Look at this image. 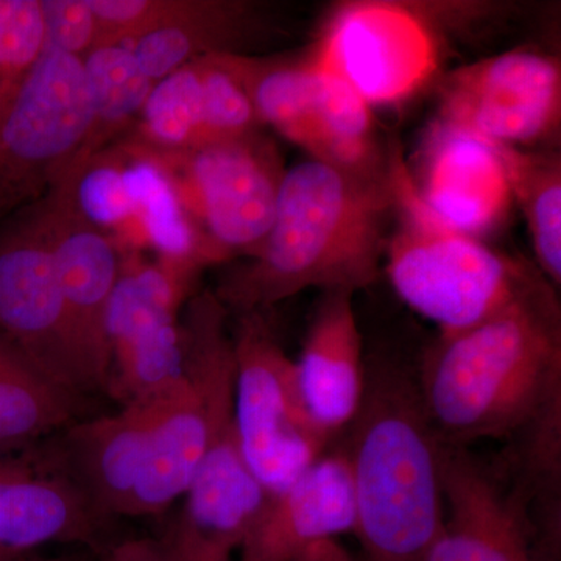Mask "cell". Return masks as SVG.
Wrapping results in <instances>:
<instances>
[{"label": "cell", "instance_id": "1", "mask_svg": "<svg viewBox=\"0 0 561 561\" xmlns=\"http://www.w3.org/2000/svg\"><path fill=\"white\" fill-rule=\"evenodd\" d=\"M416 382L445 446L516 437L561 411V313L553 286L542 278L482 323L438 335Z\"/></svg>", "mask_w": 561, "mask_h": 561}, {"label": "cell", "instance_id": "2", "mask_svg": "<svg viewBox=\"0 0 561 561\" xmlns=\"http://www.w3.org/2000/svg\"><path fill=\"white\" fill-rule=\"evenodd\" d=\"M391 213L389 176L364 180L311 158L287 169L271 231L225 300L247 313L302 290L367 289L381 276Z\"/></svg>", "mask_w": 561, "mask_h": 561}, {"label": "cell", "instance_id": "3", "mask_svg": "<svg viewBox=\"0 0 561 561\" xmlns=\"http://www.w3.org/2000/svg\"><path fill=\"white\" fill-rule=\"evenodd\" d=\"M342 446L367 561H423L443 523L442 443L416 375L367 367L364 400Z\"/></svg>", "mask_w": 561, "mask_h": 561}, {"label": "cell", "instance_id": "4", "mask_svg": "<svg viewBox=\"0 0 561 561\" xmlns=\"http://www.w3.org/2000/svg\"><path fill=\"white\" fill-rule=\"evenodd\" d=\"M387 176L400 224L387 239L383 272L398 297L432 321L442 337L490 319L545 278L527 262L435 217L398 151L389 153Z\"/></svg>", "mask_w": 561, "mask_h": 561}, {"label": "cell", "instance_id": "5", "mask_svg": "<svg viewBox=\"0 0 561 561\" xmlns=\"http://www.w3.org/2000/svg\"><path fill=\"white\" fill-rule=\"evenodd\" d=\"M234 350L224 327L202 323L187 331L183 376L147 397L146 460L128 516L160 515L184 496L214 431L234 419Z\"/></svg>", "mask_w": 561, "mask_h": 561}, {"label": "cell", "instance_id": "6", "mask_svg": "<svg viewBox=\"0 0 561 561\" xmlns=\"http://www.w3.org/2000/svg\"><path fill=\"white\" fill-rule=\"evenodd\" d=\"M232 350L239 442L257 481L276 496L327 453L331 442L306 408L297 364L257 312L243 313Z\"/></svg>", "mask_w": 561, "mask_h": 561}, {"label": "cell", "instance_id": "7", "mask_svg": "<svg viewBox=\"0 0 561 561\" xmlns=\"http://www.w3.org/2000/svg\"><path fill=\"white\" fill-rule=\"evenodd\" d=\"M438 122L511 149L552 140L561 124L559 58L511 50L453 70L442 83Z\"/></svg>", "mask_w": 561, "mask_h": 561}, {"label": "cell", "instance_id": "8", "mask_svg": "<svg viewBox=\"0 0 561 561\" xmlns=\"http://www.w3.org/2000/svg\"><path fill=\"white\" fill-rule=\"evenodd\" d=\"M312 57L368 105L405 101L434 77L437 43L412 3L365 0L335 10Z\"/></svg>", "mask_w": 561, "mask_h": 561}, {"label": "cell", "instance_id": "9", "mask_svg": "<svg viewBox=\"0 0 561 561\" xmlns=\"http://www.w3.org/2000/svg\"><path fill=\"white\" fill-rule=\"evenodd\" d=\"M0 330L55 386L80 398L99 391L62 295L47 220L0 238Z\"/></svg>", "mask_w": 561, "mask_h": 561}, {"label": "cell", "instance_id": "10", "mask_svg": "<svg viewBox=\"0 0 561 561\" xmlns=\"http://www.w3.org/2000/svg\"><path fill=\"white\" fill-rule=\"evenodd\" d=\"M443 523L423 561H541L522 479L507 485L468 448L442 445Z\"/></svg>", "mask_w": 561, "mask_h": 561}, {"label": "cell", "instance_id": "11", "mask_svg": "<svg viewBox=\"0 0 561 561\" xmlns=\"http://www.w3.org/2000/svg\"><path fill=\"white\" fill-rule=\"evenodd\" d=\"M175 276L157 267L121 273L108 308L111 373L106 393L128 402L150 397L183 376V335L175 324Z\"/></svg>", "mask_w": 561, "mask_h": 561}, {"label": "cell", "instance_id": "12", "mask_svg": "<svg viewBox=\"0 0 561 561\" xmlns=\"http://www.w3.org/2000/svg\"><path fill=\"white\" fill-rule=\"evenodd\" d=\"M105 518L62 470L46 440L0 453V549L33 553L47 545L106 548Z\"/></svg>", "mask_w": 561, "mask_h": 561}, {"label": "cell", "instance_id": "13", "mask_svg": "<svg viewBox=\"0 0 561 561\" xmlns=\"http://www.w3.org/2000/svg\"><path fill=\"white\" fill-rule=\"evenodd\" d=\"M284 173L276 151L256 133L198 146L192 180L216 251L260 250Z\"/></svg>", "mask_w": 561, "mask_h": 561}, {"label": "cell", "instance_id": "14", "mask_svg": "<svg viewBox=\"0 0 561 561\" xmlns=\"http://www.w3.org/2000/svg\"><path fill=\"white\" fill-rule=\"evenodd\" d=\"M415 184L435 217L478 239L505 219L513 203L501 147L443 122L432 127Z\"/></svg>", "mask_w": 561, "mask_h": 561}, {"label": "cell", "instance_id": "15", "mask_svg": "<svg viewBox=\"0 0 561 561\" xmlns=\"http://www.w3.org/2000/svg\"><path fill=\"white\" fill-rule=\"evenodd\" d=\"M171 549L232 553L241 549L271 501L243 456L234 419L221 424L184 493Z\"/></svg>", "mask_w": 561, "mask_h": 561}, {"label": "cell", "instance_id": "16", "mask_svg": "<svg viewBox=\"0 0 561 561\" xmlns=\"http://www.w3.org/2000/svg\"><path fill=\"white\" fill-rule=\"evenodd\" d=\"M357 507L343 448L328 449L268 501L241 546V561H294L316 542L356 530Z\"/></svg>", "mask_w": 561, "mask_h": 561}, {"label": "cell", "instance_id": "17", "mask_svg": "<svg viewBox=\"0 0 561 561\" xmlns=\"http://www.w3.org/2000/svg\"><path fill=\"white\" fill-rule=\"evenodd\" d=\"M149 427L150 401L140 398L114 415L77 420L46 443L84 496L111 519L130 512Z\"/></svg>", "mask_w": 561, "mask_h": 561}, {"label": "cell", "instance_id": "18", "mask_svg": "<svg viewBox=\"0 0 561 561\" xmlns=\"http://www.w3.org/2000/svg\"><path fill=\"white\" fill-rule=\"evenodd\" d=\"M295 364L306 408L332 443L356 419L367 381L354 294H321Z\"/></svg>", "mask_w": 561, "mask_h": 561}, {"label": "cell", "instance_id": "19", "mask_svg": "<svg viewBox=\"0 0 561 561\" xmlns=\"http://www.w3.org/2000/svg\"><path fill=\"white\" fill-rule=\"evenodd\" d=\"M49 228L51 254L70 320L99 391H106L111 351L106 308L119 279L116 251L99 232L84 227Z\"/></svg>", "mask_w": 561, "mask_h": 561}, {"label": "cell", "instance_id": "20", "mask_svg": "<svg viewBox=\"0 0 561 561\" xmlns=\"http://www.w3.org/2000/svg\"><path fill=\"white\" fill-rule=\"evenodd\" d=\"M81 412L83 398L55 386L0 330V453L47 440Z\"/></svg>", "mask_w": 561, "mask_h": 561}, {"label": "cell", "instance_id": "21", "mask_svg": "<svg viewBox=\"0 0 561 561\" xmlns=\"http://www.w3.org/2000/svg\"><path fill=\"white\" fill-rule=\"evenodd\" d=\"M317 62V61H316ZM319 68L311 160L370 181L387 180L389 154L376 138L371 106L350 84Z\"/></svg>", "mask_w": 561, "mask_h": 561}, {"label": "cell", "instance_id": "22", "mask_svg": "<svg viewBox=\"0 0 561 561\" xmlns=\"http://www.w3.org/2000/svg\"><path fill=\"white\" fill-rule=\"evenodd\" d=\"M228 58L249 92L260 124L272 125L311 157L319 83L312 51L300 60L279 62H254L231 55Z\"/></svg>", "mask_w": 561, "mask_h": 561}, {"label": "cell", "instance_id": "23", "mask_svg": "<svg viewBox=\"0 0 561 561\" xmlns=\"http://www.w3.org/2000/svg\"><path fill=\"white\" fill-rule=\"evenodd\" d=\"M513 201L527 224L537 271L551 286L561 284V158L552 150L501 147Z\"/></svg>", "mask_w": 561, "mask_h": 561}, {"label": "cell", "instance_id": "24", "mask_svg": "<svg viewBox=\"0 0 561 561\" xmlns=\"http://www.w3.org/2000/svg\"><path fill=\"white\" fill-rule=\"evenodd\" d=\"M94 121L119 122L144 108L153 81L140 70L130 47H98L83 61Z\"/></svg>", "mask_w": 561, "mask_h": 561}, {"label": "cell", "instance_id": "25", "mask_svg": "<svg viewBox=\"0 0 561 561\" xmlns=\"http://www.w3.org/2000/svg\"><path fill=\"white\" fill-rule=\"evenodd\" d=\"M124 179L135 205V216L142 219L151 243L168 256H190L194 234L164 173L149 162H139L124 171Z\"/></svg>", "mask_w": 561, "mask_h": 561}, {"label": "cell", "instance_id": "26", "mask_svg": "<svg viewBox=\"0 0 561 561\" xmlns=\"http://www.w3.org/2000/svg\"><path fill=\"white\" fill-rule=\"evenodd\" d=\"M202 81L201 144L239 139L260 125L249 92L232 69L228 55H217L198 68Z\"/></svg>", "mask_w": 561, "mask_h": 561}, {"label": "cell", "instance_id": "27", "mask_svg": "<svg viewBox=\"0 0 561 561\" xmlns=\"http://www.w3.org/2000/svg\"><path fill=\"white\" fill-rule=\"evenodd\" d=\"M146 124L158 140L172 146L202 135V81L198 69L175 70L151 88L144 103Z\"/></svg>", "mask_w": 561, "mask_h": 561}, {"label": "cell", "instance_id": "28", "mask_svg": "<svg viewBox=\"0 0 561 561\" xmlns=\"http://www.w3.org/2000/svg\"><path fill=\"white\" fill-rule=\"evenodd\" d=\"M44 49L41 3L0 0V114Z\"/></svg>", "mask_w": 561, "mask_h": 561}, {"label": "cell", "instance_id": "29", "mask_svg": "<svg viewBox=\"0 0 561 561\" xmlns=\"http://www.w3.org/2000/svg\"><path fill=\"white\" fill-rule=\"evenodd\" d=\"M77 197L81 213L98 225H116L135 216L124 172L110 165L88 172L80 181Z\"/></svg>", "mask_w": 561, "mask_h": 561}, {"label": "cell", "instance_id": "30", "mask_svg": "<svg viewBox=\"0 0 561 561\" xmlns=\"http://www.w3.org/2000/svg\"><path fill=\"white\" fill-rule=\"evenodd\" d=\"M44 46L76 55L90 46L98 20L87 0H44Z\"/></svg>", "mask_w": 561, "mask_h": 561}, {"label": "cell", "instance_id": "31", "mask_svg": "<svg viewBox=\"0 0 561 561\" xmlns=\"http://www.w3.org/2000/svg\"><path fill=\"white\" fill-rule=\"evenodd\" d=\"M195 33L179 25H161L144 33L131 47L133 55L147 79H165L201 46Z\"/></svg>", "mask_w": 561, "mask_h": 561}, {"label": "cell", "instance_id": "32", "mask_svg": "<svg viewBox=\"0 0 561 561\" xmlns=\"http://www.w3.org/2000/svg\"><path fill=\"white\" fill-rule=\"evenodd\" d=\"M91 561H173L165 542L151 538H133L114 542L98 552Z\"/></svg>", "mask_w": 561, "mask_h": 561}, {"label": "cell", "instance_id": "33", "mask_svg": "<svg viewBox=\"0 0 561 561\" xmlns=\"http://www.w3.org/2000/svg\"><path fill=\"white\" fill-rule=\"evenodd\" d=\"M87 3L98 22H105L114 27L138 25L153 9L149 2L139 0H87Z\"/></svg>", "mask_w": 561, "mask_h": 561}, {"label": "cell", "instance_id": "34", "mask_svg": "<svg viewBox=\"0 0 561 561\" xmlns=\"http://www.w3.org/2000/svg\"><path fill=\"white\" fill-rule=\"evenodd\" d=\"M173 561H231L232 553L216 551H197V549H171Z\"/></svg>", "mask_w": 561, "mask_h": 561}, {"label": "cell", "instance_id": "35", "mask_svg": "<svg viewBox=\"0 0 561 561\" xmlns=\"http://www.w3.org/2000/svg\"><path fill=\"white\" fill-rule=\"evenodd\" d=\"M88 557L76 556V553H66V556H54V557H39L35 553H28V556L21 557V559L14 561H91Z\"/></svg>", "mask_w": 561, "mask_h": 561}, {"label": "cell", "instance_id": "36", "mask_svg": "<svg viewBox=\"0 0 561 561\" xmlns=\"http://www.w3.org/2000/svg\"><path fill=\"white\" fill-rule=\"evenodd\" d=\"M28 556V553H18L11 551H3L0 549V561H14L21 559V557Z\"/></svg>", "mask_w": 561, "mask_h": 561}]
</instances>
